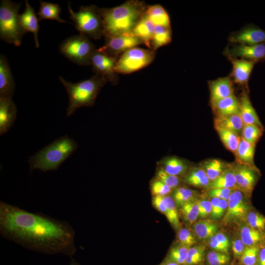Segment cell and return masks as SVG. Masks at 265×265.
<instances>
[{
	"label": "cell",
	"mask_w": 265,
	"mask_h": 265,
	"mask_svg": "<svg viewBox=\"0 0 265 265\" xmlns=\"http://www.w3.org/2000/svg\"><path fill=\"white\" fill-rule=\"evenodd\" d=\"M0 233L6 239L36 252L72 256L76 251L75 232L68 222L2 201Z\"/></svg>",
	"instance_id": "1"
},
{
	"label": "cell",
	"mask_w": 265,
	"mask_h": 265,
	"mask_svg": "<svg viewBox=\"0 0 265 265\" xmlns=\"http://www.w3.org/2000/svg\"><path fill=\"white\" fill-rule=\"evenodd\" d=\"M143 6L137 1H128L111 9L100 10L103 34L111 37L130 34L142 16Z\"/></svg>",
	"instance_id": "2"
},
{
	"label": "cell",
	"mask_w": 265,
	"mask_h": 265,
	"mask_svg": "<svg viewBox=\"0 0 265 265\" xmlns=\"http://www.w3.org/2000/svg\"><path fill=\"white\" fill-rule=\"evenodd\" d=\"M78 147L77 142L68 135L59 137L29 158L30 168L44 172L56 170Z\"/></svg>",
	"instance_id": "3"
},
{
	"label": "cell",
	"mask_w": 265,
	"mask_h": 265,
	"mask_svg": "<svg viewBox=\"0 0 265 265\" xmlns=\"http://www.w3.org/2000/svg\"><path fill=\"white\" fill-rule=\"evenodd\" d=\"M59 78L68 95L69 105L67 109L68 117L80 107L93 105L106 80V79L98 75L77 83L68 81L61 77Z\"/></svg>",
	"instance_id": "4"
},
{
	"label": "cell",
	"mask_w": 265,
	"mask_h": 265,
	"mask_svg": "<svg viewBox=\"0 0 265 265\" xmlns=\"http://www.w3.org/2000/svg\"><path fill=\"white\" fill-rule=\"evenodd\" d=\"M21 3L1 0L0 5V37L4 42L19 46L26 32L21 26L19 11Z\"/></svg>",
	"instance_id": "5"
},
{
	"label": "cell",
	"mask_w": 265,
	"mask_h": 265,
	"mask_svg": "<svg viewBox=\"0 0 265 265\" xmlns=\"http://www.w3.org/2000/svg\"><path fill=\"white\" fill-rule=\"evenodd\" d=\"M70 18L80 34L97 39L103 34V21L99 10L94 6H81L75 12L68 5Z\"/></svg>",
	"instance_id": "6"
},
{
	"label": "cell",
	"mask_w": 265,
	"mask_h": 265,
	"mask_svg": "<svg viewBox=\"0 0 265 265\" xmlns=\"http://www.w3.org/2000/svg\"><path fill=\"white\" fill-rule=\"evenodd\" d=\"M95 50L87 36L81 34L67 38L59 46L61 53L80 65L91 64V57Z\"/></svg>",
	"instance_id": "7"
},
{
	"label": "cell",
	"mask_w": 265,
	"mask_h": 265,
	"mask_svg": "<svg viewBox=\"0 0 265 265\" xmlns=\"http://www.w3.org/2000/svg\"><path fill=\"white\" fill-rule=\"evenodd\" d=\"M154 53L148 50L132 48L124 52L116 62L114 72L129 74L139 70L151 63Z\"/></svg>",
	"instance_id": "8"
},
{
	"label": "cell",
	"mask_w": 265,
	"mask_h": 265,
	"mask_svg": "<svg viewBox=\"0 0 265 265\" xmlns=\"http://www.w3.org/2000/svg\"><path fill=\"white\" fill-rule=\"evenodd\" d=\"M228 58L235 57L257 62L265 60V43L257 45L232 44L224 50Z\"/></svg>",
	"instance_id": "9"
},
{
	"label": "cell",
	"mask_w": 265,
	"mask_h": 265,
	"mask_svg": "<svg viewBox=\"0 0 265 265\" xmlns=\"http://www.w3.org/2000/svg\"><path fill=\"white\" fill-rule=\"evenodd\" d=\"M244 193L235 189L228 200L227 211L223 218L224 224H227L244 217L247 214L249 206L246 201Z\"/></svg>",
	"instance_id": "10"
},
{
	"label": "cell",
	"mask_w": 265,
	"mask_h": 265,
	"mask_svg": "<svg viewBox=\"0 0 265 265\" xmlns=\"http://www.w3.org/2000/svg\"><path fill=\"white\" fill-rule=\"evenodd\" d=\"M229 166L235 174L237 189L244 194H250L257 180V168L238 163Z\"/></svg>",
	"instance_id": "11"
},
{
	"label": "cell",
	"mask_w": 265,
	"mask_h": 265,
	"mask_svg": "<svg viewBox=\"0 0 265 265\" xmlns=\"http://www.w3.org/2000/svg\"><path fill=\"white\" fill-rule=\"evenodd\" d=\"M107 38L105 45L98 50L108 55L125 52L142 43L141 39L131 34H123Z\"/></svg>",
	"instance_id": "12"
},
{
	"label": "cell",
	"mask_w": 265,
	"mask_h": 265,
	"mask_svg": "<svg viewBox=\"0 0 265 265\" xmlns=\"http://www.w3.org/2000/svg\"><path fill=\"white\" fill-rule=\"evenodd\" d=\"M231 44L257 45L265 43V31L254 26H248L231 33L228 38Z\"/></svg>",
	"instance_id": "13"
},
{
	"label": "cell",
	"mask_w": 265,
	"mask_h": 265,
	"mask_svg": "<svg viewBox=\"0 0 265 265\" xmlns=\"http://www.w3.org/2000/svg\"><path fill=\"white\" fill-rule=\"evenodd\" d=\"M115 63L113 57L98 50H95L91 57V64L94 70L98 75L106 79H112Z\"/></svg>",
	"instance_id": "14"
},
{
	"label": "cell",
	"mask_w": 265,
	"mask_h": 265,
	"mask_svg": "<svg viewBox=\"0 0 265 265\" xmlns=\"http://www.w3.org/2000/svg\"><path fill=\"white\" fill-rule=\"evenodd\" d=\"M228 58L233 65L230 77L238 84L247 85L250 74L256 62L235 57Z\"/></svg>",
	"instance_id": "15"
},
{
	"label": "cell",
	"mask_w": 265,
	"mask_h": 265,
	"mask_svg": "<svg viewBox=\"0 0 265 265\" xmlns=\"http://www.w3.org/2000/svg\"><path fill=\"white\" fill-rule=\"evenodd\" d=\"M17 109L12 98L0 97V135H2L13 125Z\"/></svg>",
	"instance_id": "16"
},
{
	"label": "cell",
	"mask_w": 265,
	"mask_h": 265,
	"mask_svg": "<svg viewBox=\"0 0 265 265\" xmlns=\"http://www.w3.org/2000/svg\"><path fill=\"white\" fill-rule=\"evenodd\" d=\"M209 87L211 104L228 97L234 94L233 81L230 76L209 81Z\"/></svg>",
	"instance_id": "17"
},
{
	"label": "cell",
	"mask_w": 265,
	"mask_h": 265,
	"mask_svg": "<svg viewBox=\"0 0 265 265\" xmlns=\"http://www.w3.org/2000/svg\"><path fill=\"white\" fill-rule=\"evenodd\" d=\"M15 91V83L6 57L0 55V97L12 98Z\"/></svg>",
	"instance_id": "18"
},
{
	"label": "cell",
	"mask_w": 265,
	"mask_h": 265,
	"mask_svg": "<svg viewBox=\"0 0 265 265\" xmlns=\"http://www.w3.org/2000/svg\"><path fill=\"white\" fill-rule=\"evenodd\" d=\"M19 20L21 26L26 32L32 33L36 47L39 48L38 33L39 26L38 19L34 8L27 0L25 1V9L22 14H20Z\"/></svg>",
	"instance_id": "19"
},
{
	"label": "cell",
	"mask_w": 265,
	"mask_h": 265,
	"mask_svg": "<svg viewBox=\"0 0 265 265\" xmlns=\"http://www.w3.org/2000/svg\"><path fill=\"white\" fill-rule=\"evenodd\" d=\"M239 115L244 125H254L264 129L256 110L253 106L247 93L244 91L239 99Z\"/></svg>",
	"instance_id": "20"
},
{
	"label": "cell",
	"mask_w": 265,
	"mask_h": 265,
	"mask_svg": "<svg viewBox=\"0 0 265 265\" xmlns=\"http://www.w3.org/2000/svg\"><path fill=\"white\" fill-rule=\"evenodd\" d=\"M155 28V24L144 13L130 34L138 37L147 47H150L152 44Z\"/></svg>",
	"instance_id": "21"
},
{
	"label": "cell",
	"mask_w": 265,
	"mask_h": 265,
	"mask_svg": "<svg viewBox=\"0 0 265 265\" xmlns=\"http://www.w3.org/2000/svg\"><path fill=\"white\" fill-rule=\"evenodd\" d=\"M211 106L216 116L239 115V101L234 94L211 104Z\"/></svg>",
	"instance_id": "22"
},
{
	"label": "cell",
	"mask_w": 265,
	"mask_h": 265,
	"mask_svg": "<svg viewBox=\"0 0 265 265\" xmlns=\"http://www.w3.org/2000/svg\"><path fill=\"white\" fill-rule=\"evenodd\" d=\"M255 146V144L248 142L240 136L239 143L235 153L237 163L256 168L254 161Z\"/></svg>",
	"instance_id": "23"
},
{
	"label": "cell",
	"mask_w": 265,
	"mask_h": 265,
	"mask_svg": "<svg viewBox=\"0 0 265 265\" xmlns=\"http://www.w3.org/2000/svg\"><path fill=\"white\" fill-rule=\"evenodd\" d=\"M214 126L221 127L234 132L238 135L241 134L244 124L239 115L216 116Z\"/></svg>",
	"instance_id": "24"
},
{
	"label": "cell",
	"mask_w": 265,
	"mask_h": 265,
	"mask_svg": "<svg viewBox=\"0 0 265 265\" xmlns=\"http://www.w3.org/2000/svg\"><path fill=\"white\" fill-rule=\"evenodd\" d=\"M161 165V169L166 172L178 177L185 174L188 168L184 160L173 157L163 159Z\"/></svg>",
	"instance_id": "25"
},
{
	"label": "cell",
	"mask_w": 265,
	"mask_h": 265,
	"mask_svg": "<svg viewBox=\"0 0 265 265\" xmlns=\"http://www.w3.org/2000/svg\"><path fill=\"white\" fill-rule=\"evenodd\" d=\"M193 229L197 238L205 239L215 235L217 233L218 227L211 220H200L193 223Z\"/></svg>",
	"instance_id": "26"
},
{
	"label": "cell",
	"mask_w": 265,
	"mask_h": 265,
	"mask_svg": "<svg viewBox=\"0 0 265 265\" xmlns=\"http://www.w3.org/2000/svg\"><path fill=\"white\" fill-rule=\"evenodd\" d=\"M208 188L237 189L235 176L231 167L228 166L217 178L211 181Z\"/></svg>",
	"instance_id": "27"
},
{
	"label": "cell",
	"mask_w": 265,
	"mask_h": 265,
	"mask_svg": "<svg viewBox=\"0 0 265 265\" xmlns=\"http://www.w3.org/2000/svg\"><path fill=\"white\" fill-rule=\"evenodd\" d=\"M61 10V8L58 4L40 1L38 13L39 19L40 20L49 19L56 20L59 23H66L60 17Z\"/></svg>",
	"instance_id": "28"
},
{
	"label": "cell",
	"mask_w": 265,
	"mask_h": 265,
	"mask_svg": "<svg viewBox=\"0 0 265 265\" xmlns=\"http://www.w3.org/2000/svg\"><path fill=\"white\" fill-rule=\"evenodd\" d=\"M144 13L156 26L170 27L169 16L161 6L159 5L150 6Z\"/></svg>",
	"instance_id": "29"
},
{
	"label": "cell",
	"mask_w": 265,
	"mask_h": 265,
	"mask_svg": "<svg viewBox=\"0 0 265 265\" xmlns=\"http://www.w3.org/2000/svg\"><path fill=\"white\" fill-rule=\"evenodd\" d=\"M240 239L246 247L256 246L264 238L263 233L248 225H243L240 229Z\"/></svg>",
	"instance_id": "30"
},
{
	"label": "cell",
	"mask_w": 265,
	"mask_h": 265,
	"mask_svg": "<svg viewBox=\"0 0 265 265\" xmlns=\"http://www.w3.org/2000/svg\"><path fill=\"white\" fill-rule=\"evenodd\" d=\"M214 127L226 148L235 153L239 143L240 136L227 129L217 126Z\"/></svg>",
	"instance_id": "31"
},
{
	"label": "cell",
	"mask_w": 265,
	"mask_h": 265,
	"mask_svg": "<svg viewBox=\"0 0 265 265\" xmlns=\"http://www.w3.org/2000/svg\"><path fill=\"white\" fill-rule=\"evenodd\" d=\"M185 181L188 184L194 186L208 187L211 182L202 168L192 169L186 178Z\"/></svg>",
	"instance_id": "32"
},
{
	"label": "cell",
	"mask_w": 265,
	"mask_h": 265,
	"mask_svg": "<svg viewBox=\"0 0 265 265\" xmlns=\"http://www.w3.org/2000/svg\"><path fill=\"white\" fill-rule=\"evenodd\" d=\"M202 168L211 181L217 178L226 168L225 163L220 159H208L202 164Z\"/></svg>",
	"instance_id": "33"
},
{
	"label": "cell",
	"mask_w": 265,
	"mask_h": 265,
	"mask_svg": "<svg viewBox=\"0 0 265 265\" xmlns=\"http://www.w3.org/2000/svg\"><path fill=\"white\" fill-rule=\"evenodd\" d=\"M171 41L170 27L156 26L152 41L154 49L169 44Z\"/></svg>",
	"instance_id": "34"
},
{
	"label": "cell",
	"mask_w": 265,
	"mask_h": 265,
	"mask_svg": "<svg viewBox=\"0 0 265 265\" xmlns=\"http://www.w3.org/2000/svg\"><path fill=\"white\" fill-rule=\"evenodd\" d=\"M166 203V212L165 215L170 224L176 229L181 226L177 205L173 197L166 195L164 196Z\"/></svg>",
	"instance_id": "35"
},
{
	"label": "cell",
	"mask_w": 265,
	"mask_h": 265,
	"mask_svg": "<svg viewBox=\"0 0 265 265\" xmlns=\"http://www.w3.org/2000/svg\"><path fill=\"white\" fill-rule=\"evenodd\" d=\"M185 220L190 224L195 222L199 216V208L196 200L187 202L180 207Z\"/></svg>",
	"instance_id": "36"
},
{
	"label": "cell",
	"mask_w": 265,
	"mask_h": 265,
	"mask_svg": "<svg viewBox=\"0 0 265 265\" xmlns=\"http://www.w3.org/2000/svg\"><path fill=\"white\" fill-rule=\"evenodd\" d=\"M195 196V191L186 187H178L175 188L173 194V198L179 207L194 200Z\"/></svg>",
	"instance_id": "37"
},
{
	"label": "cell",
	"mask_w": 265,
	"mask_h": 265,
	"mask_svg": "<svg viewBox=\"0 0 265 265\" xmlns=\"http://www.w3.org/2000/svg\"><path fill=\"white\" fill-rule=\"evenodd\" d=\"M264 129L254 125H244L241 137L246 141L256 144L262 136Z\"/></svg>",
	"instance_id": "38"
},
{
	"label": "cell",
	"mask_w": 265,
	"mask_h": 265,
	"mask_svg": "<svg viewBox=\"0 0 265 265\" xmlns=\"http://www.w3.org/2000/svg\"><path fill=\"white\" fill-rule=\"evenodd\" d=\"M205 248L201 245L190 247L185 265H197L204 259Z\"/></svg>",
	"instance_id": "39"
},
{
	"label": "cell",
	"mask_w": 265,
	"mask_h": 265,
	"mask_svg": "<svg viewBox=\"0 0 265 265\" xmlns=\"http://www.w3.org/2000/svg\"><path fill=\"white\" fill-rule=\"evenodd\" d=\"M189 248L179 244L173 247L170 250L168 259L181 265H184Z\"/></svg>",
	"instance_id": "40"
},
{
	"label": "cell",
	"mask_w": 265,
	"mask_h": 265,
	"mask_svg": "<svg viewBox=\"0 0 265 265\" xmlns=\"http://www.w3.org/2000/svg\"><path fill=\"white\" fill-rule=\"evenodd\" d=\"M259 248L256 246L246 247L240 259L243 265H257Z\"/></svg>",
	"instance_id": "41"
},
{
	"label": "cell",
	"mask_w": 265,
	"mask_h": 265,
	"mask_svg": "<svg viewBox=\"0 0 265 265\" xmlns=\"http://www.w3.org/2000/svg\"><path fill=\"white\" fill-rule=\"evenodd\" d=\"M156 178L172 189L178 187L181 183V179L179 177L169 174L161 168L157 171Z\"/></svg>",
	"instance_id": "42"
},
{
	"label": "cell",
	"mask_w": 265,
	"mask_h": 265,
	"mask_svg": "<svg viewBox=\"0 0 265 265\" xmlns=\"http://www.w3.org/2000/svg\"><path fill=\"white\" fill-rule=\"evenodd\" d=\"M248 225L251 227L262 232L265 230V217L255 212H249L247 215Z\"/></svg>",
	"instance_id": "43"
},
{
	"label": "cell",
	"mask_w": 265,
	"mask_h": 265,
	"mask_svg": "<svg viewBox=\"0 0 265 265\" xmlns=\"http://www.w3.org/2000/svg\"><path fill=\"white\" fill-rule=\"evenodd\" d=\"M178 239L180 244L190 248L196 243L194 233L189 229L183 228L178 233Z\"/></svg>",
	"instance_id": "44"
},
{
	"label": "cell",
	"mask_w": 265,
	"mask_h": 265,
	"mask_svg": "<svg viewBox=\"0 0 265 265\" xmlns=\"http://www.w3.org/2000/svg\"><path fill=\"white\" fill-rule=\"evenodd\" d=\"M207 257L209 265H226L230 261V256L227 253L214 250L210 251Z\"/></svg>",
	"instance_id": "45"
},
{
	"label": "cell",
	"mask_w": 265,
	"mask_h": 265,
	"mask_svg": "<svg viewBox=\"0 0 265 265\" xmlns=\"http://www.w3.org/2000/svg\"><path fill=\"white\" fill-rule=\"evenodd\" d=\"M151 192L154 196H165L172 191V188L161 181L156 179L151 184Z\"/></svg>",
	"instance_id": "46"
},
{
	"label": "cell",
	"mask_w": 265,
	"mask_h": 265,
	"mask_svg": "<svg viewBox=\"0 0 265 265\" xmlns=\"http://www.w3.org/2000/svg\"><path fill=\"white\" fill-rule=\"evenodd\" d=\"M199 208L200 218H205L210 215L212 212V206L211 201L201 199L196 200Z\"/></svg>",
	"instance_id": "47"
},
{
	"label": "cell",
	"mask_w": 265,
	"mask_h": 265,
	"mask_svg": "<svg viewBox=\"0 0 265 265\" xmlns=\"http://www.w3.org/2000/svg\"><path fill=\"white\" fill-rule=\"evenodd\" d=\"M235 189L231 188H213L208 192L209 195L212 198H217L228 201L230 194Z\"/></svg>",
	"instance_id": "48"
},
{
	"label": "cell",
	"mask_w": 265,
	"mask_h": 265,
	"mask_svg": "<svg viewBox=\"0 0 265 265\" xmlns=\"http://www.w3.org/2000/svg\"><path fill=\"white\" fill-rule=\"evenodd\" d=\"M246 246L240 238L235 239L232 241V251L235 258H240Z\"/></svg>",
	"instance_id": "49"
},
{
	"label": "cell",
	"mask_w": 265,
	"mask_h": 265,
	"mask_svg": "<svg viewBox=\"0 0 265 265\" xmlns=\"http://www.w3.org/2000/svg\"><path fill=\"white\" fill-rule=\"evenodd\" d=\"M153 205L160 212L165 214L166 212V203L164 196H154L152 199Z\"/></svg>",
	"instance_id": "50"
},
{
	"label": "cell",
	"mask_w": 265,
	"mask_h": 265,
	"mask_svg": "<svg viewBox=\"0 0 265 265\" xmlns=\"http://www.w3.org/2000/svg\"><path fill=\"white\" fill-rule=\"evenodd\" d=\"M209 244L210 247L213 250L227 253L229 249L219 242L215 235L209 238Z\"/></svg>",
	"instance_id": "51"
},
{
	"label": "cell",
	"mask_w": 265,
	"mask_h": 265,
	"mask_svg": "<svg viewBox=\"0 0 265 265\" xmlns=\"http://www.w3.org/2000/svg\"><path fill=\"white\" fill-rule=\"evenodd\" d=\"M227 207L228 201L224 199H221L216 212L213 219H220L224 216L227 211Z\"/></svg>",
	"instance_id": "52"
},
{
	"label": "cell",
	"mask_w": 265,
	"mask_h": 265,
	"mask_svg": "<svg viewBox=\"0 0 265 265\" xmlns=\"http://www.w3.org/2000/svg\"><path fill=\"white\" fill-rule=\"evenodd\" d=\"M215 236L220 243L227 248H229L230 246V240L225 234L219 232L215 234Z\"/></svg>",
	"instance_id": "53"
},
{
	"label": "cell",
	"mask_w": 265,
	"mask_h": 265,
	"mask_svg": "<svg viewBox=\"0 0 265 265\" xmlns=\"http://www.w3.org/2000/svg\"><path fill=\"white\" fill-rule=\"evenodd\" d=\"M220 200V199L217 198H212L211 199L212 209L210 215L212 219L215 215Z\"/></svg>",
	"instance_id": "54"
},
{
	"label": "cell",
	"mask_w": 265,
	"mask_h": 265,
	"mask_svg": "<svg viewBox=\"0 0 265 265\" xmlns=\"http://www.w3.org/2000/svg\"><path fill=\"white\" fill-rule=\"evenodd\" d=\"M257 265H265V246L259 250Z\"/></svg>",
	"instance_id": "55"
},
{
	"label": "cell",
	"mask_w": 265,
	"mask_h": 265,
	"mask_svg": "<svg viewBox=\"0 0 265 265\" xmlns=\"http://www.w3.org/2000/svg\"><path fill=\"white\" fill-rule=\"evenodd\" d=\"M161 265H179L169 259H168L167 260L163 262Z\"/></svg>",
	"instance_id": "56"
},
{
	"label": "cell",
	"mask_w": 265,
	"mask_h": 265,
	"mask_svg": "<svg viewBox=\"0 0 265 265\" xmlns=\"http://www.w3.org/2000/svg\"><path fill=\"white\" fill-rule=\"evenodd\" d=\"M69 265H80L76 261L72 259Z\"/></svg>",
	"instance_id": "57"
}]
</instances>
